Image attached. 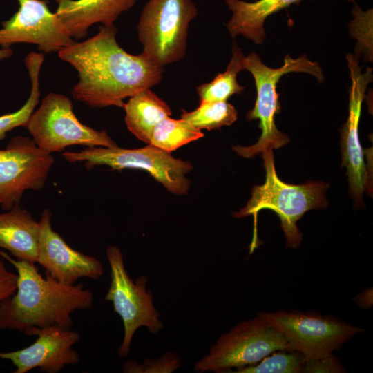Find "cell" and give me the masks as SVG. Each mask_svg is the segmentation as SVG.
I'll list each match as a JSON object with an SVG mask.
<instances>
[{"instance_id": "cell-1", "label": "cell", "mask_w": 373, "mask_h": 373, "mask_svg": "<svg viewBox=\"0 0 373 373\" xmlns=\"http://www.w3.org/2000/svg\"><path fill=\"white\" fill-rule=\"evenodd\" d=\"M114 24L101 26L93 37L60 50L59 57L77 71L79 81L72 89L73 98L91 108L117 106L140 90L162 79L163 68L142 54L133 55L117 42Z\"/></svg>"}, {"instance_id": "cell-2", "label": "cell", "mask_w": 373, "mask_h": 373, "mask_svg": "<svg viewBox=\"0 0 373 373\" xmlns=\"http://www.w3.org/2000/svg\"><path fill=\"white\" fill-rule=\"evenodd\" d=\"M17 271L15 293L0 303V329L26 333L32 327L70 329L71 314L92 307L93 294L82 284L66 285L50 276L44 278L35 264L14 260L0 250Z\"/></svg>"}, {"instance_id": "cell-3", "label": "cell", "mask_w": 373, "mask_h": 373, "mask_svg": "<svg viewBox=\"0 0 373 373\" xmlns=\"http://www.w3.org/2000/svg\"><path fill=\"white\" fill-rule=\"evenodd\" d=\"M261 154L264 160L265 181L263 184L253 187L251 197L247 204L233 216L236 218L254 216L251 253L257 245V214L262 209H270L276 213L286 238V247L297 248L302 240V234L296 224L298 220L309 210L327 207L328 202L325 193L329 185L320 181H308L301 184L285 183L276 174L273 150L267 149Z\"/></svg>"}, {"instance_id": "cell-4", "label": "cell", "mask_w": 373, "mask_h": 373, "mask_svg": "<svg viewBox=\"0 0 373 373\" xmlns=\"http://www.w3.org/2000/svg\"><path fill=\"white\" fill-rule=\"evenodd\" d=\"M244 68L251 73L257 92L254 106L247 113L246 119H258L262 133L256 144L249 146H233L232 149L240 156L251 158L267 149H278L289 142V137L277 128L274 122L275 115L280 112L276 87L282 76L302 72L313 75L322 82L324 75L318 64L310 61L305 55L292 58L287 55L283 65L274 68L263 64L260 56L252 52L245 57Z\"/></svg>"}, {"instance_id": "cell-5", "label": "cell", "mask_w": 373, "mask_h": 373, "mask_svg": "<svg viewBox=\"0 0 373 373\" xmlns=\"http://www.w3.org/2000/svg\"><path fill=\"white\" fill-rule=\"evenodd\" d=\"M198 13L191 0H149L137 26L142 56L161 68L181 60L186 53L189 23Z\"/></svg>"}, {"instance_id": "cell-6", "label": "cell", "mask_w": 373, "mask_h": 373, "mask_svg": "<svg viewBox=\"0 0 373 373\" xmlns=\"http://www.w3.org/2000/svg\"><path fill=\"white\" fill-rule=\"evenodd\" d=\"M286 350H291L282 334L258 314L221 334L209 352L195 363L194 370L231 372L255 365L272 352Z\"/></svg>"}, {"instance_id": "cell-7", "label": "cell", "mask_w": 373, "mask_h": 373, "mask_svg": "<svg viewBox=\"0 0 373 373\" xmlns=\"http://www.w3.org/2000/svg\"><path fill=\"white\" fill-rule=\"evenodd\" d=\"M62 155L72 163L84 162L88 169L105 165L113 170L146 171L168 191L175 195L186 194L189 189L190 180L185 175L192 171V164L175 158L171 153L150 144L135 149L90 146L79 151H65Z\"/></svg>"}, {"instance_id": "cell-8", "label": "cell", "mask_w": 373, "mask_h": 373, "mask_svg": "<svg viewBox=\"0 0 373 373\" xmlns=\"http://www.w3.org/2000/svg\"><path fill=\"white\" fill-rule=\"evenodd\" d=\"M106 254L111 268V283L105 300L113 303L115 312L122 320L124 338L118 355L126 357L133 336L140 327H145L150 333L157 334L164 325L160 312L154 306L153 294L146 288L147 277L141 276L135 280L130 278L118 247H108Z\"/></svg>"}, {"instance_id": "cell-9", "label": "cell", "mask_w": 373, "mask_h": 373, "mask_svg": "<svg viewBox=\"0 0 373 373\" xmlns=\"http://www.w3.org/2000/svg\"><path fill=\"white\" fill-rule=\"evenodd\" d=\"M26 128L36 145L50 154L72 145L117 146L106 131L80 122L73 112L71 100L59 93H50L43 99Z\"/></svg>"}, {"instance_id": "cell-10", "label": "cell", "mask_w": 373, "mask_h": 373, "mask_svg": "<svg viewBox=\"0 0 373 373\" xmlns=\"http://www.w3.org/2000/svg\"><path fill=\"white\" fill-rule=\"evenodd\" d=\"M260 314L284 336L291 350L312 360L331 354L356 334L364 331L331 316L298 311Z\"/></svg>"}, {"instance_id": "cell-11", "label": "cell", "mask_w": 373, "mask_h": 373, "mask_svg": "<svg viewBox=\"0 0 373 373\" xmlns=\"http://www.w3.org/2000/svg\"><path fill=\"white\" fill-rule=\"evenodd\" d=\"M55 163L52 154L28 137H12L0 149V207L6 211L20 205L27 190H40Z\"/></svg>"}, {"instance_id": "cell-12", "label": "cell", "mask_w": 373, "mask_h": 373, "mask_svg": "<svg viewBox=\"0 0 373 373\" xmlns=\"http://www.w3.org/2000/svg\"><path fill=\"white\" fill-rule=\"evenodd\" d=\"M18 10L2 22L0 46L17 43L36 44L45 53L58 52L75 41L66 32L58 17L50 11L47 0H17Z\"/></svg>"}, {"instance_id": "cell-13", "label": "cell", "mask_w": 373, "mask_h": 373, "mask_svg": "<svg viewBox=\"0 0 373 373\" xmlns=\"http://www.w3.org/2000/svg\"><path fill=\"white\" fill-rule=\"evenodd\" d=\"M350 70L351 86L349 88V114L342 126V166L347 169L349 193L355 204H363V194L368 186L369 175L364 161L363 151L358 137V124L363 102L367 85L372 81V68L367 67L363 73L358 57L353 54L346 55Z\"/></svg>"}, {"instance_id": "cell-14", "label": "cell", "mask_w": 373, "mask_h": 373, "mask_svg": "<svg viewBox=\"0 0 373 373\" xmlns=\"http://www.w3.org/2000/svg\"><path fill=\"white\" fill-rule=\"evenodd\" d=\"M27 336H37V340L23 349L3 352L0 359L10 361L16 367L13 373H26L36 367L44 373H58L66 365L79 361L78 352L73 348L80 334L59 327H32Z\"/></svg>"}, {"instance_id": "cell-15", "label": "cell", "mask_w": 373, "mask_h": 373, "mask_svg": "<svg viewBox=\"0 0 373 373\" xmlns=\"http://www.w3.org/2000/svg\"><path fill=\"white\" fill-rule=\"evenodd\" d=\"M51 218V211L46 209L39 221L37 263L45 269L46 275L66 285H74L82 278L99 279L104 274L101 262L71 248L53 230Z\"/></svg>"}, {"instance_id": "cell-16", "label": "cell", "mask_w": 373, "mask_h": 373, "mask_svg": "<svg viewBox=\"0 0 373 373\" xmlns=\"http://www.w3.org/2000/svg\"><path fill=\"white\" fill-rule=\"evenodd\" d=\"M55 14L66 32L74 39L87 36L88 28L95 23L114 24L123 12L137 0H55Z\"/></svg>"}, {"instance_id": "cell-17", "label": "cell", "mask_w": 373, "mask_h": 373, "mask_svg": "<svg viewBox=\"0 0 373 373\" xmlns=\"http://www.w3.org/2000/svg\"><path fill=\"white\" fill-rule=\"evenodd\" d=\"M39 233V221L20 205L0 213V247L16 260L37 263Z\"/></svg>"}, {"instance_id": "cell-18", "label": "cell", "mask_w": 373, "mask_h": 373, "mask_svg": "<svg viewBox=\"0 0 373 373\" xmlns=\"http://www.w3.org/2000/svg\"><path fill=\"white\" fill-rule=\"evenodd\" d=\"M302 0H225L232 15L227 23L231 37L243 36L256 44H263L266 37L264 23L266 19Z\"/></svg>"}, {"instance_id": "cell-19", "label": "cell", "mask_w": 373, "mask_h": 373, "mask_svg": "<svg viewBox=\"0 0 373 373\" xmlns=\"http://www.w3.org/2000/svg\"><path fill=\"white\" fill-rule=\"evenodd\" d=\"M124 109L128 130L139 140L148 144L155 125L172 113L169 106L150 88L140 90L131 97Z\"/></svg>"}, {"instance_id": "cell-20", "label": "cell", "mask_w": 373, "mask_h": 373, "mask_svg": "<svg viewBox=\"0 0 373 373\" xmlns=\"http://www.w3.org/2000/svg\"><path fill=\"white\" fill-rule=\"evenodd\" d=\"M242 53L235 40L232 42V55L224 73L218 74L210 82L196 87L201 102H226L235 94L241 93L245 86H240L237 80L239 72L245 70Z\"/></svg>"}, {"instance_id": "cell-21", "label": "cell", "mask_w": 373, "mask_h": 373, "mask_svg": "<svg viewBox=\"0 0 373 373\" xmlns=\"http://www.w3.org/2000/svg\"><path fill=\"white\" fill-rule=\"evenodd\" d=\"M44 61V55L31 52L25 58V65L31 82V90L28 100L17 111L0 115V140L5 139L6 133L12 129L26 127L34 112L40 97L39 75Z\"/></svg>"}, {"instance_id": "cell-22", "label": "cell", "mask_w": 373, "mask_h": 373, "mask_svg": "<svg viewBox=\"0 0 373 373\" xmlns=\"http://www.w3.org/2000/svg\"><path fill=\"white\" fill-rule=\"evenodd\" d=\"M204 134L188 122L170 117L159 122L154 127L150 144L171 153L193 141L203 137Z\"/></svg>"}, {"instance_id": "cell-23", "label": "cell", "mask_w": 373, "mask_h": 373, "mask_svg": "<svg viewBox=\"0 0 373 373\" xmlns=\"http://www.w3.org/2000/svg\"><path fill=\"white\" fill-rule=\"evenodd\" d=\"M238 113L235 107L226 102H201L191 112L182 110L181 119L195 128L211 131L224 126H230L236 121Z\"/></svg>"}, {"instance_id": "cell-24", "label": "cell", "mask_w": 373, "mask_h": 373, "mask_svg": "<svg viewBox=\"0 0 373 373\" xmlns=\"http://www.w3.org/2000/svg\"><path fill=\"white\" fill-rule=\"evenodd\" d=\"M305 358L294 350L276 351L255 365L247 366L233 373H300ZM231 372V373H232Z\"/></svg>"}, {"instance_id": "cell-25", "label": "cell", "mask_w": 373, "mask_h": 373, "mask_svg": "<svg viewBox=\"0 0 373 373\" xmlns=\"http://www.w3.org/2000/svg\"><path fill=\"white\" fill-rule=\"evenodd\" d=\"M353 19L350 23V34L357 39L355 49L356 57L362 56L364 61H372V8L363 11L354 4L352 9Z\"/></svg>"}, {"instance_id": "cell-26", "label": "cell", "mask_w": 373, "mask_h": 373, "mask_svg": "<svg viewBox=\"0 0 373 373\" xmlns=\"http://www.w3.org/2000/svg\"><path fill=\"white\" fill-rule=\"evenodd\" d=\"M182 366L181 359L174 352L164 353L157 359L146 358L142 363L129 359L122 366L124 373H172Z\"/></svg>"}, {"instance_id": "cell-27", "label": "cell", "mask_w": 373, "mask_h": 373, "mask_svg": "<svg viewBox=\"0 0 373 373\" xmlns=\"http://www.w3.org/2000/svg\"><path fill=\"white\" fill-rule=\"evenodd\" d=\"M344 370L338 360L331 354L316 359H305L302 372H344Z\"/></svg>"}, {"instance_id": "cell-28", "label": "cell", "mask_w": 373, "mask_h": 373, "mask_svg": "<svg viewBox=\"0 0 373 373\" xmlns=\"http://www.w3.org/2000/svg\"><path fill=\"white\" fill-rule=\"evenodd\" d=\"M17 274L8 270L0 259V303L12 296L17 290Z\"/></svg>"}, {"instance_id": "cell-29", "label": "cell", "mask_w": 373, "mask_h": 373, "mask_svg": "<svg viewBox=\"0 0 373 373\" xmlns=\"http://www.w3.org/2000/svg\"><path fill=\"white\" fill-rule=\"evenodd\" d=\"M13 54V50L10 48H5V49H1L0 50V61L10 57Z\"/></svg>"}, {"instance_id": "cell-30", "label": "cell", "mask_w": 373, "mask_h": 373, "mask_svg": "<svg viewBox=\"0 0 373 373\" xmlns=\"http://www.w3.org/2000/svg\"><path fill=\"white\" fill-rule=\"evenodd\" d=\"M345 1H348V2L354 3V0H345Z\"/></svg>"}]
</instances>
